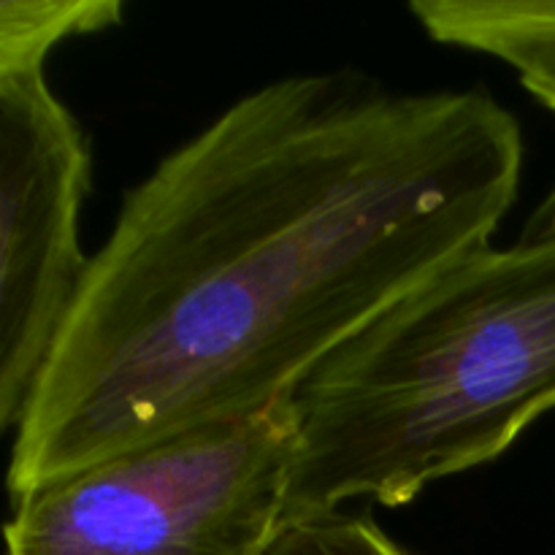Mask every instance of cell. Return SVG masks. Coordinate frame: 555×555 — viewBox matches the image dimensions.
Wrapping results in <instances>:
<instances>
[{
    "label": "cell",
    "mask_w": 555,
    "mask_h": 555,
    "mask_svg": "<svg viewBox=\"0 0 555 555\" xmlns=\"http://www.w3.org/2000/svg\"><path fill=\"white\" fill-rule=\"evenodd\" d=\"M524 160L520 122L482 87L404 92L339 68L238 98L125 193L14 428L11 504L291 399L491 244Z\"/></svg>",
    "instance_id": "1"
},
{
    "label": "cell",
    "mask_w": 555,
    "mask_h": 555,
    "mask_svg": "<svg viewBox=\"0 0 555 555\" xmlns=\"http://www.w3.org/2000/svg\"><path fill=\"white\" fill-rule=\"evenodd\" d=\"M555 410V236L444 266L293 390L291 513L428 486L502 459Z\"/></svg>",
    "instance_id": "2"
},
{
    "label": "cell",
    "mask_w": 555,
    "mask_h": 555,
    "mask_svg": "<svg viewBox=\"0 0 555 555\" xmlns=\"http://www.w3.org/2000/svg\"><path fill=\"white\" fill-rule=\"evenodd\" d=\"M291 399L114 455L14 504L5 555H263L291 504Z\"/></svg>",
    "instance_id": "3"
},
{
    "label": "cell",
    "mask_w": 555,
    "mask_h": 555,
    "mask_svg": "<svg viewBox=\"0 0 555 555\" xmlns=\"http://www.w3.org/2000/svg\"><path fill=\"white\" fill-rule=\"evenodd\" d=\"M41 54L0 49V428L22 421L79 298L90 258L87 133L47 81Z\"/></svg>",
    "instance_id": "4"
},
{
    "label": "cell",
    "mask_w": 555,
    "mask_h": 555,
    "mask_svg": "<svg viewBox=\"0 0 555 555\" xmlns=\"http://www.w3.org/2000/svg\"><path fill=\"white\" fill-rule=\"evenodd\" d=\"M410 14L431 41L513 68L555 112V0H412Z\"/></svg>",
    "instance_id": "5"
},
{
    "label": "cell",
    "mask_w": 555,
    "mask_h": 555,
    "mask_svg": "<svg viewBox=\"0 0 555 555\" xmlns=\"http://www.w3.org/2000/svg\"><path fill=\"white\" fill-rule=\"evenodd\" d=\"M119 0H3L0 49L49 57L63 41L122 22Z\"/></svg>",
    "instance_id": "6"
},
{
    "label": "cell",
    "mask_w": 555,
    "mask_h": 555,
    "mask_svg": "<svg viewBox=\"0 0 555 555\" xmlns=\"http://www.w3.org/2000/svg\"><path fill=\"white\" fill-rule=\"evenodd\" d=\"M263 555H412L366 513H291Z\"/></svg>",
    "instance_id": "7"
},
{
    "label": "cell",
    "mask_w": 555,
    "mask_h": 555,
    "mask_svg": "<svg viewBox=\"0 0 555 555\" xmlns=\"http://www.w3.org/2000/svg\"><path fill=\"white\" fill-rule=\"evenodd\" d=\"M555 236V188L547 193V198L531 211V217L526 220L524 233H520L518 242H542V238Z\"/></svg>",
    "instance_id": "8"
}]
</instances>
